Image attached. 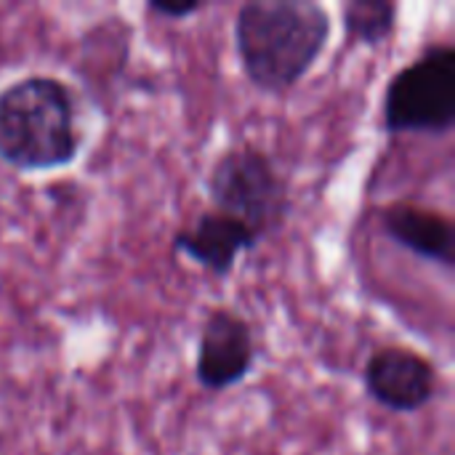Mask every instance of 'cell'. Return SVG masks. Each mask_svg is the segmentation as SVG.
<instances>
[{
	"mask_svg": "<svg viewBox=\"0 0 455 455\" xmlns=\"http://www.w3.org/2000/svg\"><path fill=\"white\" fill-rule=\"evenodd\" d=\"M331 32L333 19L315 0H248L232 24L240 69L267 96L291 93L325 53Z\"/></svg>",
	"mask_w": 455,
	"mask_h": 455,
	"instance_id": "obj_1",
	"label": "cell"
},
{
	"mask_svg": "<svg viewBox=\"0 0 455 455\" xmlns=\"http://www.w3.org/2000/svg\"><path fill=\"white\" fill-rule=\"evenodd\" d=\"M83 147L75 91L53 75H24L0 88V163L45 173L67 168Z\"/></svg>",
	"mask_w": 455,
	"mask_h": 455,
	"instance_id": "obj_2",
	"label": "cell"
},
{
	"mask_svg": "<svg viewBox=\"0 0 455 455\" xmlns=\"http://www.w3.org/2000/svg\"><path fill=\"white\" fill-rule=\"evenodd\" d=\"M205 189L213 211L243 221L259 240L277 235L291 213V192L283 173L251 141L224 149L211 163Z\"/></svg>",
	"mask_w": 455,
	"mask_h": 455,
	"instance_id": "obj_3",
	"label": "cell"
},
{
	"mask_svg": "<svg viewBox=\"0 0 455 455\" xmlns=\"http://www.w3.org/2000/svg\"><path fill=\"white\" fill-rule=\"evenodd\" d=\"M381 123L387 133L448 136L455 125V48L429 45L419 59L392 75Z\"/></svg>",
	"mask_w": 455,
	"mask_h": 455,
	"instance_id": "obj_4",
	"label": "cell"
},
{
	"mask_svg": "<svg viewBox=\"0 0 455 455\" xmlns=\"http://www.w3.org/2000/svg\"><path fill=\"white\" fill-rule=\"evenodd\" d=\"M256 365V339L251 323L229 307L205 315L197 336L195 381L205 392H227L243 384Z\"/></svg>",
	"mask_w": 455,
	"mask_h": 455,
	"instance_id": "obj_5",
	"label": "cell"
},
{
	"mask_svg": "<svg viewBox=\"0 0 455 455\" xmlns=\"http://www.w3.org/2000/svg\"><path fill=\"white\" fill-rule=\"evenodd\" d=\"M437 368L408 347H381L363 368L365 395L392 413H419L437 397Z\"/></svg>",
	"mask_w": 455,
	"mask_h": 455,
	"instance_id": "obj_6",
	"label": "cell"
},
{
	"mask_svg": "<svg viewBox=\"0 0 455 455\" xmlns=\"http://www.w3.org/2000/svg\"><path fill=\"white\" fill-rule=\"evenodd\" d=\"M259 243L261 240L243 221L219 211H205L192 224L173 232L171 251L176 256H187L216 277H227L237 259Z\"/></svg>",
	"mask_w": 455,
	"mask_h": 455,
	"instance_id": "obj_7",
	"label": "cell"
},
{
	"mask_svg": "<svg viewBox=\"0 0 455 455\" xmlns=\"http://www.w3.org/2000/svg\"><path fill=\"white\" fill-rule=\"evenodd\" d=\"M381 232L405 248L408 253L453 269L455 229L453 221L440 211L416 205V203H392L379 213Z\"/></svg>",
	"mask_w": 455,
	"mask_h": 455,
	"instance_id": "obj_8",
	"label": "cell"
},
{
	"mask_svg": "<svg viewBox=\"0 0 455 455\" xmlns=\"http://www.w3.org/2000/svg\"><path fill=\"white\" fill-rule=\"evenodd\" d=\"M400 5L392 0H349L341 5V21L349 43L381 48L397 32Z\"/></svg>",
	"mask_w": 455,
	"mask_h": 455,
	"instance_id": "obj_9",
	"label": "cell"
},
{
	"mask_svg": "<svg viewBox=\"0 0 455 455\" xmlns=\"http://www.w3.org/2000/svg\"><path fill=\"white\" fill-rule=\"evenodd\" d=\"M203 8H205L203 3H163V0H149V3H147V11H149V13L163 16V19H171V21L189 19V16H195L197 11H203Z\"/></svg>",
	"mask_w": 455,
	"mask_h": 455,
	"instance_id": "obj_10",
	"label": "cell"
}]
</instances>
